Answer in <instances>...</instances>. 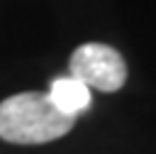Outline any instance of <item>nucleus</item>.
Instances as JSON below:
<instances>
[{"label":"nucleus","mask_w":156,"mask_h":154,"mask_svg":"<svg viewBox=\"0 0 156 154\" xmlns=\"http://www.w3.org/2000/svg\"><path fill=\"white\" fill-rule=\"evenodd\" d=\"M76 117L61 112L49 93H17L0 103V137L12 144H44L71 132Z\"/></svg>","instance_id":"obj_1"},{"label":"nucleus","mask_w":156,"mask_h":154,"mask_svg":"<svg viewBox=\"0 0 156 154\" xmlns=\"http://www.w3.org/2000/svg\"><path fill=\"white\" fill-rule=\"evenodd\" d=\"M71 76L98 90H119L127 81V66L117 49L107 44H80L71 56Z\"/></svg>","instance_id":"obj_2"},{"label":"nucleus","mask_w":156,"mask_h":154,"mask_svg":"<svg viewBox=\"0 0 156 154\" xmlns=\"http://www.w3.org/2000/svg\"><path fill=\"white\" fill-rule=\"evenodd\" d=\"M49 98L54 100V105L66 112V115H78L80 110H85L90 105V88L85 83H80L78 78L73 76H66V78H56L51 83V90H49Z\"/></svg>","instance_id":"obj_3"}]
</instances>
